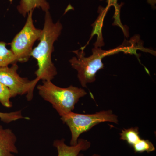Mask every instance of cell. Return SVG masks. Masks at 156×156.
Returning a JSON list of instances; mask_svg holds the SVG:
<instances>
[{
    "instance_id": "6da1fadb",
    "label": "cell",
    "mask_w": 156,
    "mask_h": 156,
    "mask_svg": "<svg viewBox=\"0 0 156 156\" xmlns=\"http://www.w3.org/2000/svg\"><path fill=\"white\" fill-rule=\"evenodd\" d=\"M62 28L60 21L53 22L49 11L45 12L40 42L31 54V57L34 58L37 63L38 69L35 72L37 82L41 80L52 81L57 74V69L52 60V54L54 43L60 36Z\"/></svg>"
},
{
    "instance_id": "30bf717a",
    "label": "cell",
    "mask_w": 156,
    "mask_h": 156,
    "mask_svg": "<svg viewBox=\"0 0 156 156\" xmlns=\"http://www.w3.org/2000/svg\"><path fill=\"white\" fill-rule=\"evenodd\" d=\"M6 46L7 44L5 42H0V67L9 66L18 62L14 53Z\"/></svg>"
},
{
    "instance_id": "ba28073f",
    "label": "cell",
    "mask_w": 156,
    "mask_h": 156,
    "mask_svg": "<svg viewBox=\"0 0 156 156\" xmlns=\"http://www.w3.org/2000/svg\"><path fill=\"white\" fill-rule=\"evenodd\" d=\"M90 141L84 139H79L75 145H67L65 140L57 139L54 140L53 146L58 152V156H78L82 151H87L91 146Z\"/></svg>"
},
{
    "instance_id": "5bb4252c",
    "label": "cell",
    "mask_w": 156,
    "mask_h": 156,
    "mask_svg": "<svg viewBox=\"0 0 156 156\" xmlns=\"http://www.w3.org/2000/svg\"><path fill=\"white\" fill-rule=\"evenodd\" d=\"M21 119H29V118L23 116L21 111H17L9 113L0 112V119L3 122L8 124Z\"/></svg>"
},
{
    "instance_id": "7c38bea8",
    "label": "cell",
    "mask_w": 156,
    "mask_h": 156,
    "mask_svg": "<svg viewBox=\"0 0 156 156\" xmlns=\"http://www.w3.org/2000/svg\"><path fill=\"white\" fill-rule=\"evenodd\" d=\"M132 147L134 149V152L137 153H142L144 152L149 153L155 150L154 146L152 143L148 140L141 138Z\"/></svg>"
},
{
    "instance_id": "4fadbf2b",
    "label": "cell",
    "mask_w": 156,
    "mask_h": 156,
    "mask_svg": "<svg viewBox=\"0 0 156 156\" xmlns=\"http://www.w3.org/2000/svg\"><path fill=\"white\" fill-rule=\"evenodd\" d=\"M12 98L10 90L0 82V103L6 108L12 107V103L11 101Z\"/></svg>"
},
{
    "instance_id": "8fae6325",
    "label": "cell",
    "mask_w": 156,
    "mask_h": 156,
    "mask_svg": "<svg viewBox=\"0 0 156 156\" xmlns=\"http://www.w3.org/2000/svg\"><path fill=\"white\" fill-rule=\"evenodd\" d=\"M120 139L125 140L131 147L141 139L139 135V129L137 127H132L122 130L120 134Z\"/></svg>"
},
{
    "instance_id": "2e32d148",
    "label": "cell",
    "mask_w": 156,
    "mask_h": 156,
    "mask_svg": "<svg viewBox=\"0 0 156 156\" xmlns=\"http://www.w3.org/2000/svg\"><path fill=\"white\" fill-rule=\"evenodd\" d=\"M147 2L152 7H155L156 0H147Z\"/></svg>"
},
{
    "instance_id": "7a4b0ae2",
    "label": "cell",
    "mask_w": 156,
    "mask_h": 156,
    "mask_svg": "<svg viewBox=\"0 0 156 156\" xmlns=\"http://www.w3.org/2000/svg\"><path fill=\"white\" fill-rule=\"evenodd\" d=\"M135 48L133 44L132 46L123 44L113 49L104 50L100 47L95 46L92 49V55L89 57H86L83 49L73 51L76 56L71 58L69 62L72 67L77 72L78 78L81 86L86 88L87 84L95 82L96 73L104 68L103 58L121 52L134 53Z\"/></svg>"
},
{
    "instance_id": "277c9868",
    "label": "cell",
    "mask_w": 156,
    "mask_h": 156,
    "mask_svg": "<svg viewBox=\"0 0 156 156\" xmlns=\"http://www.w3.org/2000/svg\"><path fill=\"white\" fill-rule=\"evenodd\" d=\"M61 120L68 126L71 131L70 145H76L81 134L100 123L119 122L118 116L112 110L101 111L92 114H82L72 112L61 117Z\"/></svg>"
},
{
    "instance_id": "9a60e30c",
    "label": "cell",
    "mask_w": 156,
    "mask_h": 156,
    "mask_svg": "<svg viewBox=\"0 0 156 156\" xmlns=\"http://www.w3.org/2000/svg\"><path fill=\"white\" fill-rule=\"evenodd\" d=\"M100 1H103V0H100ZM107 2L108 6L110 7L111 6H113L115 7V13H118V12H120V10H121V6L118 4L117 0H106Z\"/></svg>"
},
{
    "instance_id": "e0dca14e",
    "label": "cell",
    "mask_w": 156,
    "mask_h": 156,
    "mask_svg": "<svg viewBox=\"0 0 156 156\" xmlns=\"http://www.w3.org/2000/svg\"><path fill=\"white\" fill-rule=\"evenodd\" d=\"M78 156H84L83 154H79V155H78ZM92 156H100L99 155V154H93V155Z\"/></svg>"
},
{
    "instance_id": "5b68a950",
    "label": "cell",
    "mask_w": 156,
    "mask_h": 156,
    "mask_svg": "<svg viewBox=\"0 0 156 156\" xmlns=\"http://www.w3.org/2000/svg\"><path fill=\"white\" fill-rule=\"evenodd\" d=\"M34 11L27 14L25 24L21 30L16 35L11 43V50L18 62H26L31 57L35 42L40 40L42 30L37 28L33 19Z\"/></svg>"
},
{
    "instance_id": "52a82bcc",
    "label": "cell",
    "mask_w": 156,
    "mask_h": 156,
    "mask_svg": "<svg viewBox=\"0 0 156 156\" xmlns=\"http://www.w3.org/2000/svg\"><path fill=\"white\" fill-rule=\"evenodd\" d=\"M17 136L10 128L0 125V156H15L18 153Z\"/></svg>"
},
{
    "instance_id": "9c48e42d",
    "label": "cell",
    "mask_w": 156,
    "mask_h": 156,
    "mask_svg": "<svg viewBox=\"0 0 156 156\" xmlns=\"http://www.w3.org/2000/svg\"><path fill=\"white\" fill-rule=\"evenodd\" d=\"M35 9H41L45 12L49 11L50 6L47 0H20L17 7V11L24 17Z\"/></svg>"
},
{
    "instance_id": "8992f818",
    "label": "cell",
    "mask_w": 156,
    "mask_h": 156,
    "mask_svg": "<svg viewBox=\"0 0 156 156\" xmlns=\"http://www.w3.org/2000/svg\"><path fill=\"white\" fill-rule=\"evenodd\" d=\"M11 65V67H0V82L10 90L12 98L27 94V100L30 101L38 83L36 79L30 80L27 78L22 77L17 73L19 67L17 63Z\"/></svg>"
},
{
    "instance_id": "3957f363",
    "label": "cell",
    "mask_w": 156,
    "mask_h": 156,
    "mask_svg": "<svg viewBox=\"0 0 156 156\" xmlns=\"http://www.w3.org/2000/svg\"><path fill=\"white\" fill-rule=\"evenodd\" d=\"M37 89L39 95L51 104L61 117L72 112L80 98L87 94L82 88L73 86L61 88L50 80L43 81Z\"/></svg>"
}]
</instances>
